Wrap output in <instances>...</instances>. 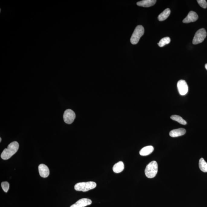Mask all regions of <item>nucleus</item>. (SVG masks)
<instances>
[{"label": "nucleus", "instance_id": "6", "mask_svg": "<svg viewBox=\"0 0 207 207\" xmlns=\"http://www.w3.org/2000/svg\"><path fill=\"white\" fill-rule=\"evenodd\" d=\"M76 118L75 112L72 110L68 109L66 110L63 115L64 121L67 124H71L73 122Z\"/></svg>", "mask_w": 207, "mask_h": 207}, {"label": "nucleus", "instance_id": "9", "mask_svg": "<svg viewBox=\"0 0 207 207\" xmlns=\"http://www.w3.org/2000/svg\"><path fill=\"white\" fill-rule=\"evenodd\" d=\"M92 204L91 199L87 198H82L77 201L75 203L71 205L70 207H85Z\"/></svg>", "mask_w": 207, "mask_h": 207}, {"label": "nucleus", "instance_id": "12", "mask_svg": "<svg viewBox=\"0 0 207 207\" xmlns=\"http://www.w3.org/2000/svg\"><path fill=\"white\" fill-rule=\"evenodd\" d=\"M156 0H143L137 2V4L139 6L148 8L153 6L156 3Z\"/></svg>", "mask_w": 207, "mask_h": 207}, {"label": "nucleus", "instance_id": "20", "mask_svg": "<svg viewBox=\"0 0 207 207\" xmlns=\"http://www.w3.org/2000/svg\"><path fill=\"white\" fill-rule=\"evenodd\" d=\"M198 4L201 8H207V3L205 0H198L197 1Z\"/></svg>", "mask_w": 207, "mask_h": 207}, {"label": "nucleus", "instance_id": "15", "mask_svg": "<svg viewBox=\"0 0 207 207\" xmlns=\"http://www.w3.org/2000/svg\"><path fill=\"white\" fill-rule=\"evenodd\" d=\"M171 11L170 8H167L162 13L160 14L158 16V20L160 21H165L168 18L170 14Z\"/></svg>", "mask_w": 207, "mask_h": 207}, {"label": "nucleus", "instance_id": "14", "mask_svg": "<svg viewBox=\"0 0 207 207\" xmlns=\"http://www.w3.org/2000/svg\"><path fill=\"white\" fill-rule=\"evenodd\" d=\"M124 169V163L122 161L117 163L114 165L113 167V170L115 173H120L123 171Z\"/></svg>", "mask_w": 207, "mask_h": 207}, {"label": "nucleus", "instance_id": "1", "mask_svg": "<svg viewBox=\"0 0 207 207\" xmlns=\"http://www.w3.org/2000/svg\"><path fill=\"white\" fill-rule=\"evenodd\" d=\"M19 146V144L16 141L11 142L8 145V148L4 149L1 154V158L4 160L9 159L18 152Z\"/></svg>", "mask_w": 207, "mask_h": 207}, {"label": "nucleus", "instance_id": "11", "mask_svg": "<svg viewBox=\"0 0 207 207\" xmlns=\"http://www.w3.org/2000/svg\"><path fill=\"white\" fill-rule=\"evenodd\" d=\"M186 132V131L185 128H179L171 131L170 132L169 135L170 136L172 137H176L185 135Z\"/></svg>", "mask_w": 207, "mask_h": 207}, {"label": "nucleus", "instance_id": "5", "mask_svg": "<svg viewBox=\"0 0 207 207\" xmlns=\"http://www.w3.org/2000/svg\"><path fill=\"white\" fill-rule=\"evenodd\" d=\"M207 33L205 28H201L197 31L192 40V44L194 45L201 43L203 42L206 38Z\"/></svg>", "mask_w": 207, "mask_h": 207}, {"label": "nucleus", "instance_id": "13", "mask_svg": "<svg viewBox=\"0 0 207 207\" xmlns=\"http://www.w3.org/2000/svg\"><path fill=\"white\" fill-rule=\"evenodd\" d=\"M154 150V147L152 146H147L143 148L140 151V154L141 156H147L152 153Z\"/></svg>", "mask_w": 207, "mask_h": 207}, {"label": "nucleus", "instance_id": "19", "mask_svg": "<svg viewBox=\"0 0 207 207\" xmlns=\"http://www.w3.org/2000/svg\"><path fill=\"white\" fill-rule=\"evenodd\" d=\"M1 186L4 192H7L9 188V184L7 182H2L1 183Z\"/></svg>", "mask_w": 207, "mask_h": 207}, {"label": "nucleus", "instance_id": "10", "mask_svg": "<svg viewBox=\"0 0 207 207\" xmlns=\"http://www.w3.org/2000/svg\"><path fill=\"white\" fill-rule=\"evenodd\" d=\"M38 171L40 176L43 178H47L50 174V170L48 167L44 164H40L38 166Z\"/></svg>", "mask_w": 207, "mask_h": 207}, {"label": "nucleus", "instance_id": "22", "mask_svg": "<svg viewBox=\"0 0 207 207\" xmlns=\"http://www.w3.org/2000/svg\"><path fill=\"white\" fill-rule=\"evenodd\" d=\"M1 141H2V139H1V138H0V142H1Z\"/></svg>", "mask_w": 207, "mask_h": 207}, {"label": "nucleus", "instance_id": "17", "mask_svg": "<svg viewBox=\"0 0 207 207\" xmlns=\"http://www.w3.org/2000/svg\"><path fill=\"white\" fill-rule=\"evenodd\" d=\"M170 118L173 120L176 121L182 125H185L187 124L186 121H185L182 117L179 116V115H173L171 116Z\"/></svg>", "mask_w": 207, "mask_h": 207}, {"label": "nucleus", "instance_id": "7", "mask_svg": "<svg viewBox=\"0 0 207 207\" xmlns=\"http://www.w3.org/2000/svg\"><path fill=\"white\" fill-rule=\"evenodd\" d=\"M177 88L180 95H184L187 93L188 90V86L185 80H180L178 81Z\"/></svg>", "mask_w": 207, "mask_h": 207}, {"label": "nucleus", "instance_id": "16", "mask_svg": "<svg viewBox=\"0 0 207 207\" xmlns=\"http://www.w3.org/2000/svg\"><path fill=\"white\" fill-rule=\"evenodd\" d=\"M199 166L200 169L203 172H207V163L203 158L199 160Z\"/></svg>", "mask_w": 207, "mask_h": 207}, {"label": "nucleus", "instance_id": "8", "mask_svg": "<svg viewBox=\"0 0 207 207\" xmlns=\"http://www.w3.org/2000/svg\"><path fill=\"white\" fill-rule=\"evenodd\" d=\"M198 16L196 12L191 11L188 13L187 16L183 20L184 23L195 22L198 19Z\"/></svg>", "mask_w": 207, "mask_h": 207}, {"label": "nucleus", "instance_id": "18", "mask_svg": "<svg viewBox=\"0 0 207 207\" xmlns=\"http://www.w3.org/2000/svg\"><path fill=\"white\" fill-rule=\"evenodd\" d=\"M170 38L169 37H166L162 38L158 44L160 47H162L166 45L169 44L170 42Z\"/></svg>", "mask_w": 207, "mask_h": 207}, {"label": "nucleus", "instance_id": "2", "mask_svg": "<svg viewBox=\"0 0 207 207\" xmlns=\"http://www.w3.org/2000/svg\"><path fill=\"white\" fill-rule=\"evenodd\" d=\"M158 170L157 163L156 161H153L147 166L145 170V175L149 178L155 177L157 173Z\"/></svg>", "mask_w": 207, "mask_h": 207}, {"label": "nucleus", "instance_id": "21", "mask_svg": "<svg viewBox=\"0 0 207 207\" xmlns=\"http://www.w3.org/2000/svg\"><path fill=\"white\" fill-rule=\"evenodd\" d=\"M205 69H206V70H207V63L205 64Z\"/></svg>", "mask_w": 207, "mask_h": 207}, {"label": "nucleus", "instance_id": "3", "mask_svg": "<svg viewBox=\"0 0 207 207\" xmlns=\"http://www.w3.org/2000/svg\"><path fill=\"white\" fill-rule=\"evenodd\" d=\"M96 183L93 182L78 183L75 186V189L77 191L86 192L94 189L96 187Z\"/></svg>", "mask_w": 207, "mask_h": 207}, {"label": "nucleus", "instance_id": "4", "mask_svg": "<svg viewBox=\"0 0 207 207\" xmlns=\"http://www.w3.org/2000/svg\"><path fill=\"white\" fill-rule=\"evenodd\" d=\"M144 28L142 25L137 26L131 38V42L133 45L137 44L141 37L144 34Z\"/></svg>", "mask_w": 207, "mask_h": 207}]
</instances>
